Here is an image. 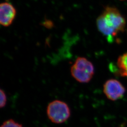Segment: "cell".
<instances>
[{
	"mask_svg": "<svg viewBox=\"0 0 127 127\" xmlns=\"http://www.w3.org/2000/svg\"><path fill=\"white\" fill-rule=\"evenodd\" d=\"M0 127H23L22 125L15 122L13 120L5 121Z\"/></svg>",
	"mask_w": 127,
	"mask_h": 127,
	"instance_id": "cell-7",
	"label": "cell"
},
{
	"mask_svg": "<svg viewBox=\"0 0 127 127\" xmlns=\"http://www.w3.org/2000/svg\"><path fill=\"white\" fill-rule=\"evenodd\" d=\"M125 25V19L120 11L114 7H106L96 19L98 31L107 37L109 41L123 32Z\"/></svg>",
	"mask_w": 127,
	"mask_h": 127,
	"instance_id": "cell-1",
	"label": "cell"
},
{
	"mask_svg": "<svg viewBox=\"0 0 127 127\" xmlns=\"http://www.w3.org/2000/svg\"></svg>",
	"mask_w": 127,
	"mask_h": 127,
	"instance_id": "cell-9",
	"label": "cell"
},
{
	"mask_svg": "<svg viewBox=\"0 0 127 127\" xmlns=\"http://www.w3.org/2000/svg\"><path fill=\"white\" fill-rule=\"evenodd\" d=\"M0 107L3 108L7 104V95L2 90L0 91Z\"/></svg>",
	"mask_w": 127,
	"mask_h": 127,
	"instance_id": "cell-8",
	"label": "cell"
},
{
	"mask_svg": "<svg viewBox=\"0 0 127 127\" xmlns=\"http://www.w3.org/2000/svg\"><path fill=\"white\" fill-rule=\"evenodd\" d=\"M47 113L50 121L55 123H62L70 116V110L68 105L60 100H54L49 103Z\"/></svg>",
	"mask_w": 127,
	"mask_h": 127,
	"instance_id": "cell-3",
	"label": "cell"
},
{
	"mask_svg": "<svg viewBox=\"0 0 127 127\" xmlns=\"http://www.w3.org/2000/svg\"><path fill=\"white\" fill-rule=\"evenodd\" d=\"M103 91L106 96L112 101L122 98L126 91L122 84L115 79H110L105 82L104 85Z\"/></svg>",
	"mask_w": 127,
	"mask_h": 127,
	"instance_id": "cell-4",
	"label": "cell"
},
{
	"mask_svg": "<svg viewBox=\"0 0 127 127\" xmlns=\"http://www.w3.org/2000/svg\"><path fill=\"white\" fill-rule=\"evenodd\" d=\"M117 64L121 75L127 77V53L121 56L118 58Z\"/></svg>",
	"mask_w": 127,
	"mask_h": 127,
	"instance_id": "cell-6",
	"label": "cell"
},
{
	"mask_svg": "<svg viewBox=\"0 0 127 127\" xmlns=\"http://www.w3.org/2000/svg\"><path fill=\"white\" fill-rule=\"evenodd\" d=\"M71 74L77 81L88 83L94 74L93 64L84 57H79L71 68Z\"/></svg>",
	"mask_w": 127,
	"mask_h": 127,
	"instance_id": "cell-2",
	"label": "cell"
},
{
	"mask_svg": "<svg viewBox=\"0 0 127 127\" xmlns=\"http://www.w3.org/2000/svg\"><path fill=\"white\" fill-rule=\"evenodd\" d=\"M16 15V10L11 4L3 2L0 5V23L5 27L13 22Z\"/></svg>",
	"mask_w": 127,
	"mask_h": 127,
	"instance_id": "cell-5",
	"label": "cell"
}]
</instances>
